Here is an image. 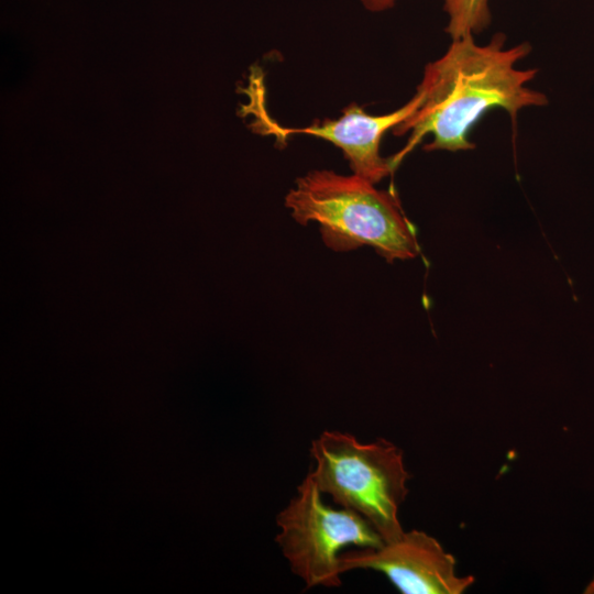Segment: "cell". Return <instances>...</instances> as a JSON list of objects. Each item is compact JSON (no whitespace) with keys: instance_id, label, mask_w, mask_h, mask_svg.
I'll return each mask as SVG.
<instances>
[{"instance_id":"2","label":"cell","mask_w":594,"mask_h":594,"mask_svg":"<svg viewBox=\"0 0 594 594\" xmlns=\"http://www.w3.org/2000/svg\"><path fill=\"white\" fill-rule=\"evenodd\" d=\"M285 205L298 223H318L324 244L334 251L369 245L387 262L420 253L416 229L396 194L355 174L311 170L297 178Z\"/></svg>"},{"instance_id":"6","label":"cell","mask_w":594,"mask_h":594,"mask_svg":"<svg viewBox=\"0 0 594 594\" xmlns=\"http://www.w3.org/2000/svg\"><path fill=\"white\" fill-rule=\"evenodd\" d=\"M421 100V95L416 92L399 109L381 116L369 114L352 103L336 120L317 121L299 129L275 128V130L280 131L283 135L305 133L331 142L342 150L353 174L376 184L395 168L392 158H384L380 154L382 138L388 130H394L414 114Z\"/></svg>"},{"instance_id":"5","label":"cell","mask_w":594,"mask_h":594,"mask_svg":"<svg viewBox=\"0 0 594 594\" xmlns=\"http://www.w3.org/2000/svg\"><path fill=\"white\" fill-rule=\"evenodd\" d=\"M339 564L341 573L354 569L382 572L405 594H461L475 582L473 575H459L454 557L436 538L417 529L378 548L342 552Z\"/></svg>"},{"instance_id":"9","label":"cell","mask_w":594,"mask_h":594,"mask_svg":"<svg viewBox=\"0 0 594 594\" xmlns=\"http://www.w3.org/2000/svg\"><path fill=\"white\" fill-rule=\"evenodd\" d=\"M586 593H594V580L591 582V584L587 586Z\"/></svg>"},{"instance_id":"3","label":"cell","mask_w":594,"mask_h":594,"mask_svg":"<svg viewBox=\"0 0 594 594\" xmlns=\"http://www.w3.org/2000/svg\"><path fill=\"white\" fill-rule=\"evenodd\" d=\"M310 454L315 468L307 476L321 494L362 515L384 542L404 534L398 512L410 474L400 448L383 438L363 443L349 432L324 430L311 441Z\"/></svg>"},{"instance_id":"8","label":"cell","mask_w":594,"mask_h":594,"mask_svg":"<svg viewBox=\"0 0 594 594\" xmlns=\"http://www.w3.org/2000/svg\"><path fill=\"white\" fill-rule=\"evenodd\" d=\"M370 11L380 12L392 8L396 0H360Z\"/></svg>"},{"instance_id":"1","label":"cell","mask_w":594,"mask_h":594,"mask_svg":"<svg viewBox=\"0 0 594 594\" xmlns=\"http://www.w3.org/2000/svg\"><path fill=\"white\" fill-rule=\"evenodd\" d=\"M469 34L452 40L447 52L425 68L417 88L421 105L393 131H411L405 148L392 158L395 167L427 134L432 141L427 151H465L475 145L469 140L473 125L493 108H502L515 121L527 107L544 106V94L526 86L537 69H518L531 46L524 42L505 47L506 36L497 33L486 45Z\"/></svg>"},{"instance_id":"4","label":"cell","mask_w":594,"mask_h":594,"mask_svg":"<svg viewBox=\"0 0 594 594\" xmlns=\"http://www.w3.org/2000/svg\"><path fill=\"white\" fill-rule=\"evenodd\" d=\"M321 495L316 483L306 476L296 496L276 517L280 529L276 542L306 588L341 585L339 558L343 548L384 544L362 515L343 507L332 508L322 502Z\"/></svg>"},{"instance_id":"7","label":"cell","mask_w":594,"mask_h":594,"mask_svg":"<svg viewBox=\"0 0 594 594\" xmlns=\"http://www.w3.org/2000/svg\"><path fill=\"white\" fill-rule=\"evenodd\" d=\"M448 14L447 33L452 40L479 34L491 23L488 0H443Z\"/></svg>"}]
</instances>
